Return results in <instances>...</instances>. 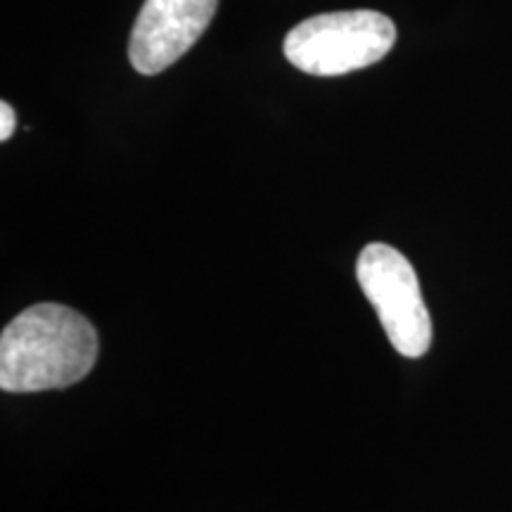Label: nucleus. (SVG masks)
Segmentation results:
<instances>
[{
    "label": "nucleus",
    "mask_w": 512,
    "mask_h": 512,
    "mask_svg": "<svg viewBox=\"0 0 512 512\" xmlns=\"http://www.w3.org/2000/svg\"><path fill=\"white\" fill-rule=\"evenodd\" d=\"M98 332L79 311L36 304L0 335V389L12 394L72 387L98 361Z\"/></svg>",
    "instance_id": "obj_1"
},
{
    "label": "nucleus",
    "mask_w": 512,
    "mask_h": 512,
    "mask_svg": "<svg viewBox=\"0 0 512 512\" xmlns=\"http://www.w3.org/2000/svg\"><path fill=\"white\" fill-rule=\"evenodd\" d=\"M396 43V27L375 10L328 12L304 19L287 34L290 64L311 76H342L380 62Z\"/></svg>",
    "instance_id": "obj_2"
},
{
    "label": "nucleus",
    "mask_w": 512,
    "mask_h": 512,
    "mask_svg": "<svg viewBox=\"0 0 512 512\" xmlns=\"http://www.w3.org/2000/svg\"><path fill=\"white\" fill-rule=\"evenodd\" d=\"M356 280L375 306L389 344L406 358L425 356L432 344V318L411 261L399 249L373 242L358 256Z\"/></svg>",
    "instance_id": "obj_3"
},
{
    "label": "nucleus",
    "mask_w": 512,
    "mask_h": 512,
    "mask_svg": "<svg viewBox=\"0 0 512 512\" xmlns=\"http://www.w3.org/2000/svg\"><path fill=\"white\" fill-rule=\"evenodd\" d=\"M219 0H145L128 41V60L145 76L164 72L200 41Z\"/></svg>",
    "instance_id": "obj_4"
},
{
    "label": "nucleus",
    "mask_w": 512,
    "mask_h": 512,
    "mask_svg": "<svg viewBox=\"0 0 512 512\" xmlns=\"http://www.w3.org/2000/svg\"><path fill=\"white\" fill-rule=\"evenodd\" d=\"M15 110L8 105V102H0V140H10L12 133H15Z\"/></svg>",
    "instance_id": "obj_5"
}]
</instances>
